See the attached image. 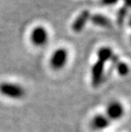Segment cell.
Masks as SVG:
<instances>
[{
    "mask_svg": "<svg viewBox=\"0 0 131 132\" xmlns=\"http://www.w3.org/2000/svg\"><path fill=\"white\" fill-rule=\"evenodd\" d=\"M0 94L10 99H21L25 96L26 90L18 84L4 82L0 84Z\"/></svg>",
    "mask_w": 131,
    "mask_h": 132,
    "instance_id": "6da1fadb",
    "label": "cell"
},
{
    "mask_svg": "<svg viewBox=\"0 0 131 132\" xmlns=\"http://www.w3.org/2000/svg\"><path fill=\"white\" fill-rule=\"evenodd\" d=\"M105 62L98 60L94 64L91 70L92 73V85L94 87H98L102 82L103 74H104Z\"/></svg>",
    "mask_w": 131,
    "mask_h": 132,
    "instance_id": "3957f363",
    "label": "cell"
},
{
    "mask_svg": "<svg viewBox=\"0 0 131 132\" xmlns=\"http://www.w3.org/2000/svg\"><path fill=\"white\" fill-rule=\"evenodd\" d=\"M118 0H101V4H106V5H112L115 4L116 3H118Z\"/></svg>",
    "mask_w": 131,
    "mask_h": 132,
    "instance_id": "7c38bea8",
    "label": "cell"
},
{
    "mask_svg": "<svg viewBox=\"0 0 131 132\" xmlns=\"http://www.w3.org/2000/svg\"><path fill=\"white\" fill-rule=\"evenodd\" d=\"M90 20L92 21V23L97 25L99 27H111V21L108 19L107 16L100 15V14H95L90 17Z\"/></svg>",
    "mask_w": 131,
    "mask_h": 132,
    "instance_id": "ba28073f",
    "label": "cell"
},
{
    "mask_svg": "<svg viewBox=\"0 0 131 132\" xmlns=\"http://www.w3.org/2000/svg\"><path fill=\"white\" fill-rule=\"evenodd\" d=\"M125 3V7H129L130 5V0H124Z\"/></svg>",
    "mask_w": 131,
    "mask_h": 132,
    "instance_id": "4fadbf2b",
    "label": "cell"
},
{
    "mask_svg": "<svg viewBox=\"0 0 131 132\" xmlns=\"http://www.w3.org/2000/svg\"><path fill=\"white\" fill-rule=\"evenodd\" d=\"M113 55L112 50L108 47H103L101 49L99 50L98 53H97V56H98V60L103 61V62H107L111 59Z\"/></svg>",
    "mask_w": 131,
    "mask_h": 132,
    "instance_id": "9c48e42d",
    "label": "cell"
},
{
    "mask_svg": "<svg viewBox=\"0 0 131 132\" xmlns=\"http://www.w3.org/2000/svg\"><path fill=\"white\" fill-rule=\"evenodd\" d=\"M124 109L122 104L118 102H113L110 103L107 109V117L110 120L119 119L124 115Z\"/></svg>",
    "mask_w": 131,
    "mask_h": 132,
    "instance_id": "277c9868",
    "label": "cell"
},
{
    "mask_svg": "<svg viewBox=\"0 0 131 132\" xmlns=\"http://www.w3.org/2000/svg\"><path fill=\"white\" fill-rule=\"evenodd\" d=\"M117 67V70H118V73L122 75V76H125L128 74L129 72V67L126 63L124 62H118L116 65Z\"/></svg>",
    "mask_w": 131,
    "mask_h": 132,
    "instance_id": "30bf717a",
    "label": "cell"
},
{
    "mask_svg": "<svg viewBox=\"0 0 131 132\" xmlns=\"http://www.w3.org/2000/svg\"><path fill=\"white\" fill-rule=\"evenodd\" d=\"M31 38H32V42L35 45L41 46L45 44L46 42L48 41V33L43 27H38L32 31Z\"/></svg>",
    "mask_w": 131,
    "mask_h": 132,
    "instance_id": "5b68a950",
    "label": "cell"
},
{
    "mask_svg": "<svg viewBox=\"0 0 131 132\" xmlns=\"http://www.w3.org/2000/svg\"><path fill=\"white\" fill-rule=\"evenodd\" d=\"M68 54L66 50L65 49H58L54 52V54L51 56L50 65L52 68L55 70H60L66 65L67 61Z\"/></svg>",
    "mask_w": 131,
    "mask_h": 132,
    "instance_id": "7a4b0ae2",
    "label": "cell"
},
{
    "mask_svg": "<svg viewBox=\"0 0 131 132\" xmlns=\"http://www.w3.org/2000/svg\"><path fill=\"white\" fill-rule=\"evenodd\" d=\"M110 125V119L106 115L100 114L94 117L91 121V125L94 130H105L108 125Z\"/></svg>",
    "mask_w": 131,
    "mask_h": 132,
    "instance_id": "52a82bcc",
    "label": "cell"
},
{
    "mask_svg": "<svg viewBox=\"0 0 131 132\" xmlns=\"http://www.w3.org/2000/svg\"><path fill=\"white\" fill-rule=\"evenodd\" d=\"M90 13L89 10H83L82 11L79 15L77 16V19L75 20L74 22L72 23V29L76 32H78L80 31L83 29V27H85L86 23L90 20Z\"/></svg>",
    "mask_w": 131,
    "mask_h": 132,
    "instance_id": "8992f818",
    "label": "cell"
},
{
    "mask_svg": "<svg viewBox=\"0 0 131 132\" xmlns=\"http://www.w3.org/2000/svg\"><path fill=\"white\" fill-rule=\"evenodd\" d=\"M126 14H127V7L124 6L119 10V11L118 12V15H117V22H118L119 25L123 24Z\"/></svg>",
    "mask_w": 131,
    "mask_h": 132,
    "instance_id": "8fae6325",
    "label": "cell"
}]
</instances>
